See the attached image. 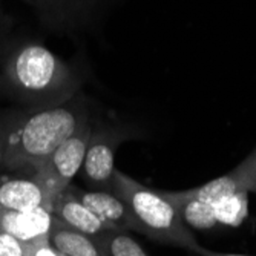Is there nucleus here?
<instances>
[{"mask_svg": "<svg viewBox=\"0 0 256 256\" xmlns=\"http://www.w3.org/2000/svg\"><path fill=\"white\" fill-rule=\"evenodd\" d=\"M74 66L38 42L6 44L0 60V90L25 108L60 104L80 92Z\"/></svg>", "mask_w": 256, "mask_h": 256, "instance_id": "nucleus-2", "label": "nucleus"}, {"mask_svg": "<svg viewBox=\"0 0 256 256\" xmlns=\"http://www.w3.org/2000/svg\"><path fill=\"white\" fill-rule=\"evenodd\" d=\"M195 253H198L200 256H250V254H241V253H227V252H216V250H208L204 248L198 244V247L195 248Z\"/></svg>", "mask_w": 256, "mask_h": 256, "instance_id": "nucleus-19", "label": "nucleus"}, {"mask_svg": "<svg viewBox=\"0 0 256 256\" xmlns=\"http://www.w3.org/2000/svg\"><path fill=\"white\" fill-rule=\"evenodd\" d=\"M0 256H26L25 244L16 236L0 230Z\"/></svg>", "mask_w": 256, "mask_h": 256, "instance_id": "nucleus-16", "label": "nucleus"}, {"mask_svg": "<svg viewBox=\"0 0 256 256\" xmlns=\"http://www.w3.org/2000/svg\"><path fill=\"white\" fill-rule=\"evenodd\" d=\"M210 206L214 216L218 224L236 227L240 226L248 210V194L247 192H238L234 195H226L218 200H214L207 202Z\"/></svg>", "mask_w": 256, "mask_h": 256, "instance_id": "nucleus-13", "label": "nucleus"}, {"mask_svg": "<svg viewBox=\"0 0 256 256\" xmlns=\"http://www.w3.org/2000/svg\"><path fill=\"white\" fill-rule=\"evenodd\" d=\"M89 122L83 92L60 104L23 108L0 117V168L36 172L80 126Z\"/></svg>", "mask_w": 256, "mask_h": 256, "instance_id": "nucleus-1", "label": "nucleus"}, {"mask_svg": "<svg viewBox=\"0 0 256 256\" xmlns=\"http://www.w3.org/2000/svg\"><path fill=\"white\" fill-rule=\"evenodd\" d=\"M102 256H149L124 230H109L94 236Z\"/></svg>", "mask_w": 256, "mask_h": 256, "instance_id": "nucleus-14", "label": "nucleus"}, {"mask_svg": "<svg viewBox=\"0 0 256 256\" xmlns=\"http://www.w3.org/2000/svg\"><path fill=\"white\" fill-rule=\"evenodd\" d=\"M71 192L97 216L118 230H132L130 215L126 202L112 190L104 189H80L68 186Z\"/></svg>", "mask_w": 256, "mask_h": 256, "instance_id": "nucleus-9", "label": "nucleus"}, {"mask_svg": "<svg viewBox=\"0 0 256 256\" xmlns=\"http://www.w3.org/2000/svg\"><path fill=\"white\" fill-rule=\"evenodd\" d=\"M122 140V134L115 129L92 128L80 172L83 180L94 189L110 190L115 172V154Z\"/></svg>", "mask_w": 256, "mask_h": 256, "instance_id": "nucleus-5", "label": "nucleus"}, {"mask_svg": "<svg viewBox=\"0 0 256 256\" xmlns=\"http://www.w3.org/2000/svg\"><path fill=\"white\" fill-rule=\"evenodd\" d=\"M25 252L26 256H62L48 241V238L44 240H37L32 242L25 244Z\"/></svg>", "mask_w": 256, "mask_h": 256, "instance_id": "nucleus-17", "label": "nucleus"}, {"mask_svg": "<svg viewBox=\"0 0 256 256\" xmlns=\"http://www.w3.org/2000/svg\"><path fill=\"white\" fill-rule=\"evenodd\" d=\"M5 46H6V44H2V38H0V60H2V56H4V51H5Z\"/></svg>", "mask_w": 256, "mask_h": 256, "instance_id": "nucleus-20", "label": "nucleus"}, {"mask_svg": "<svg viewBox=\"0 0 256 256\" xmlns=\"http://www.w3.org/2000/svg\"><path fill=\"white\" fill-rule=\"evenodd\" d=\"M84 4L86 0H51V11L48 18L56 22H64L74 12H77Z\"/></svg>", "mask_w": 256, "mask_h": 256, "instance_id": "nucleus-15", "label": "nucleus"}, {"mask_svg": "<svg viewBox=\"0 0 256 256\" xmlns=\"http://www.w3.org/2000/svg\"><path fill=\"white\" fill-rule=\"evenodd\" d=\"M52 212L44 207L31 210H12L0 207V230L16 236L23 244L48 238Z\"/></svg>", "mask_w": 256, "mask_h": 256, "instance_id": "nucleus-7", "label": "nucleus"}, {"mask_svg": "<svg viewBox=\"0 0 256 256\" xmlns=\"http://www.w3.org/2000/svg\"><path fill=\"white\" fill-rule=\"evenodd\" d=\"M48 241L63 256H102L94 238L63 224L54 216Z\"/></svg>", "mask_w": 256, "mask_h": 256, "instance_id": "nucleus-12", "label": "nucleus"}, {"mask_svg": "<svg viewBox=\"0 0 256 256\" xmlns=\"http://www.w3.org/2000/svg\"><path fill=\"white\" fill-rule=\"evenodd\" d=\"M110 190L128 206L132 230L155 242L195 252L198 242L162 190L150 189L115 169Z\"/></svg>", "mask_w": 256, "mask_h": 256, "instance_id": "nucleus-3", "label": "nucleus"}, {"mask_svg": "<svg viewBox=\"0 0 256 256\" xmlns=\"http://www.w3.org/2000/svg\"><path fill=\"white\" fill-rule=\"evenodd\" d=\"M23 2H26L28 5L34 6L37 11H40L44 17L50 16V11H51V0H23Z\"/></svg>", "mask_w": 256, "mask_h": 256, "instance_id": "nucleus-18", "label": "nucleus"}, {"mask_svg": "<svg viewBox=\"0 0 256 256\" xmlns=\"http://www.w3.org/2000/svg\"><path fill=\"white\" fill-rule=\"evenodd\" d=\"M0 207L12 210L44 207L51 210L43 190L32 178H12L5 175H0Z\"/></svg>", "mask_w": 256, "mask_h": 256, "instance_id": "nucleus-10", "label": "nucleus"}, {"mask_svg": "<svg viewBox=\"0 0 256 256\" xmlns=\"http://www.w3.org/2000/svg\"><path fill=\"white\" fill-rule=\"evenodd\" d=\"M253 194H256V189H254V192H253Z\"/></svg>", "mask_w": 256, "mask_h": 256, "instance_id": "nucleus-21", "label": "nucleus"}, {"mask_svg": "<svg viewBox=\"0 0 256 256\" xmlns=\"http://www.w3.org/2000/svg\"><path fill=\"white\" fill-rule=\"evenodd\" d=\"M62 256H63V254H62Z\"/></svg>", "mask_w": 256, "mask_h": 256, "instance_id": "nucleus-22", "label": "nucleus"}, {"mask_svg": "<svg viewBox=\"0 0 256 256\" xmlns=\"http://www.w3.org/2000/svg\"><path fill=\"white\" fill-rule=\"evenodd\" d=\"M52 216L62 221L63 224L72 227L84 235L98 236L109 230H118L109 222L103 221L97 216L71 192V189H66L52 204Z\"/></svg>", "mask_w": 256, "mask_h": 256, "instance_id": "nucleus-8", "label": "nucleus"}, {"mask_svg": "<svg viewBox=\"0 0 256 256\" xmlns=\"http://www.w3.org/2000/svg\"><path fill=\"white\" fill-rule=\"evenodd\" d=\"M256 189V148L242 160L240 164L230 172L204 182L198 188L188 189L194 196L210 202L226 195H234L238 192H254Z\"/></svg>", "mask_w": 256, "mask_h": 256, "instance_id": "nucleus-6", "label": "nucleus"}, {"mask_svg": "<svg viewBox=\"0 0 256 256\" xmlns=\"http://www.w3.org/2000/svg\"><path fill=\"white\" fill-rule=\"evenodd\" d=\"M90 132V122L80 126L54 149V152L43 161V164L32 175V180L40 186L48 200L51 212L54 201L68 189V186L72 184L74 176L82 169Z\"/></svg>", "mask_w": 256, "mask_h": 256, "instance_id": "nucleus-4", "label": "nucleus"}, {"mask_svg": "<svg viewBox=\"0 0 256 256\" xmlns=\"http://www.w3.org/2000/svg\"><path fill=\"white\" fill-rule=\"evenodd\" d=\"M162 194L175 206L180 218L189 228L210 230L218 226L210 206L194 196L189 190H162Z\"/></svg>", "mask_w": 256, "mask_h": 256, "instance_id": "nucleus-11", "label": "nucleus"}]
</instances>
